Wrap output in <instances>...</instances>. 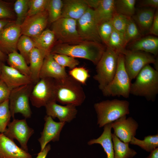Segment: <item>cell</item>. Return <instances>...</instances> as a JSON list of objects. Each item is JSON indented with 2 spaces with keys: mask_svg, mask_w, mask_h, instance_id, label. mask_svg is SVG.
Returning a JSON list of instances; mask_svg holds the SVG:
<instances>
[{
  "mask_svg": "<svg viewBox=\"0 0 158 158\" xmlns=\"http://www.w3.org/2000/svg\"><path fill=\"white\" fill-rule=\"evenodd\" d=\"M105 49L102 44L84 40L74 44L59 43L53 46L50 54H64L75 58L86 59L96 65Z\"/></svg>",
  "mask_w": 158,
  "mask_h": 158,
  "instance_id": "obj_1",
  "label": "cell"
},
{
  "mask_svg": "<svg viewBox=\"0 0 158 158\" xmlns=\"http://www.w3.org/2000/svg\"><path fill=\"white\" fill-rule=\"evenodd\" d=\"M56 101L63 105L75 107L81 105L86 96L82 85L68 75L59 80H55Z\"/></svg>",
  "mask_w": 158,
  "mask_h": 158,
  "instance_id": "obj_2",
  "label": "cell"
},
{
  "mask_svg": "<svg viewBox=\"0 0 158 158\" xmlns=\"http://www.w3.org/2000/svg\"><path fill=\"white\" fill-rule=\"evenodd\" d=\"M135 78V82L131 84L130 94L154 101L158 93V71L147 65Z\"/></svg>",
  "mask_w": 158,
  "mask_h": 158,
  "instance_id": "obj_3",
  "label": "cell"
},
{
  "mask_svg": "<svg viewBox=\"0 0 158 158\" xmlns=\"http://www.w3.org/2000/svg\"><path fill=\"white\" fill-rule=\"evenodd\" d=\"M129 103L126 100L114 99L95 103L94 108L97 114V124L99 127L113 122L130 113Z\"/></svg>",
  "mask_w": 158,
  "mask_h": 158,
  "instance_id": "obj_4",
  "label": "cell"
},
{
  "mask_svg": "<svg viewBox=\"0 0 158 158\" xmlns=\"http://www.w3.org/2000/svg\"><path fill=\"white\" fill-rule=\"evenodd\" d=\"M107 47L100 59L96 65V73L93 77L102 90L111 81L116 73L119 54Z\"/></svg>",
  "mask_w": 158,
  "mask_h": 158,
  "instance_id": "obj_5",
  "label": "cell"
},
{
  "mask_svg": "<svg viewBox=\"0 0 158 158\" xmlns=\"http://www.w3.org/2000/svg\"><path fill=\"white\" fill-rule=\"evenodd\" d=\"M131 80L126 70L124 55L119 54L117 70L111 82L102 90L104 96L129 97Z\"/></svg>",
  "mask_w": 158,
  "mask_h": 158,
  "instance_id": "obj_6",
  "label": "cell"
},
{
  "mask_svg": "<svg viewBox=\"0 0 158 158\" xmlns=\"http://www.w3.org/2000/svg\"><path fill=\"white\" fill-rule=\"evenodd\" d=\"M35 84L23 85L11 90L9 98V107L11 117L20 113L25 118L31 117L32 111L29 104L30 95Z\"/></svg>",
  "mask_w": 158,
  "mask_h": 158,
  "instance_id": "obj_7",
  "label": "cell"
},
{
  "mask_svg": "<svg viewBox=\"0 0 158 158\" xmlns=\"http://www.w3.org/2000/svg\"><path fill=\"white\" fill-rule=\"evenodd\" d=\"M124 56L125 69L131 80L135 78L144 67L150 64H154L155 69L158 71L157 60L151 54L127 49Z\"/></svg>",
  "mask_w": 158,
  "mask_h": 158,
  "instance_id": "obj_8",
  "label": "cell"
},
{
  "mask_svg": "<svg viewBox=\"0 0 158 158\" xmlns=\"http://www.w3.org/2000/svg\"><path fill=\"white\" fill-rule=\"evenodd\" d=\"M30 100L32 105L37 108L45 107L50 102H56L55 80L49 78L40 79L34 85Z\"/></svg>",
  "mask_w": 158,
  "mask_h": 158,
  "instance_id": "obj_9",
  "label": "cell"
},
{
  "mask_svg": "<svg viewBox=\"0 0 158 158\" xmlns=\"http://www.w3.org/2000/svg\"><path fill=\"white\" fill-rule=\"evenodd\" d=\"M51 30L59 43L74 44L84 41L78 34L75 20L60 18L52 23Z\"/></svg>",
  "mask_w": 158,
  "mask_h": 158,
  "instance_id": "obj_10",
  "label": "cell"
},
{
  "mask_svg": "<svg viewBox=\"0 0 158 158\" xmlns=\"http://www.w3.org/2000/svg\"><path fill=\"white\" fill-rule=\"evenodd\" d=\"M97 24L94 16V10L90 7L85 13L77 20L78 34L83 40L102 44Z\"/></svg>",
  "mask_w": 158,
  "mask_h": 158,
  "instance_id": "obj_11",
  "label": "cell"
},
{
  "mask_svg": "<svg viewBox=\"0 0 158 158\" xmlns=\"http://www.w3.org/2000/svg\"><path fill=\"white\" fill-rule=\"evenodd\" d=\"M34 133V130L29 126L25 119H14L8 124L4 134L12 140H16L21 148L28 152V142Z\"/></svg>",
  "mask_w": 158,
  "mask_h": 158,
  "instance_id": "obj_12",
  "label": "cell"
},
{
  "mask_svg": "<svg viewBox=\"0 0 158 158\" xmlns=\"http://www.w3.org/2000/svg\"><path fill=\"white\" fill-rule=\"evenodd\" d=\"M48 23V14L46 10L28 16L20 25L21 35L30 37L37 36L46 29Z\"/></svg>",
  "mask_w": 158,
  "mask_h": 158,
  "instance_id": "obj_13",
  "label": "cell"
},
{
  "mask_svg": "<svg viewBox=\"0 0 158 158\" xmlns=\"http://www.w3.org/2000/svg\"><path fill=\"white\" fill-rule=\"evenodd\" d=\"M21 35L20 26L13 21L6 25L0 34V49L6 55L17 51Z\"/></svg>",
  "mask_w": 158,
  "mask_h": 158,
  "instance_id": "obj_14",
  "label": "cell"
},
{
  "mask_svg": "<svg viewBox=\"0 0 158 158\" xmlns=\"http://www.w3.org/2000/svg\"><path fill=\"white\" fill-rule=\"evenodd\" d=\"M114 133L121 141L129 143L132 137L136 134L138 123L132 117L126 118L123 116L111 123Z\"/></svg>",
  "mask_w": 158,
  "mask_h": 158,
  "instance_id": "obj_15",
  "label": "cell"
},
{
  "mask_svg": "<svg viewBox=\"0 0 158 158\" xmlns=\"http://www.w3.org/2000/svg\"><path fill=\"white\" fill-rule=\"evenodd\" d=\"M44 120V128L41 133V137L38 140L41 151L42 150L50 141L59 140L60 133L66 123L64 122H56L51 117L47 115L45 116Z\"/></svg>",
  "mask_w": 158,
  "mask_h": 158,
  "instance_id": "obj_16",
  "label": "cell"
},
{
  "mask_svg": "<svg viewBox=\"0 0 158 158\" xmlns=\"http://www.w3.org/2000/svg\"><path fill=\"white\" fill-rule=\"evenodd\" d=\"M0 78L11 90L23 85L33 83L30 77L4 63L2 66Z\"/></svg>",
  "mask_w": 158,
  "mask_h": 158,
  "instance_id": "obj_17",
  "label": "cell"
},
{
  "mask_svg": "<svg viewBox=\"0 0 158 158\" xmlns=\"http://www.w3.org/2000/svg\"><path fill=\"white\" fill-rule=\"evenodd\" d=\"M45 107L47 115L52 118H57L61 122H70L76 117L77 113L76 107L60 105L55 101L49 103Z\"/></svg>",
  "mask_w": 158,
  "mask_h": 158,
  "instance_id": "obj_18",
  "label": "cell"
},
{
  "mask_svg": "<svg viewBox=\"0 0 158 158\" xmlns=\"http://www.w3.org/2000/svg\"><path fill=\"white\" fill-rule=\"evenodd\" d=\"M68 75L65 68L60 66L55 60L52 54H50L45 57L40 74V79L49 78L59 80Z\"/></svg>",
  "mask_w": 158,
  "mask_h": 158,
  "instance_id": "obj_19",
  "label": "cell"
},
{
  "mask_svg": "<svg viewBox=\"0 0 158 158\" xmlns=\"http://www.w3.org/2000/svg\"><path fill=\"white\" fill-rule=\"evenodd\" d=\"M0 158H33L4 133L0 134Z\"/></svg>",
  "mask_w": 158,
  "mask_h": 158,
  "instance_id": "obj_20",
  "label": "cell"
},
{
  "mask_svg": "<svg viewBox=\"0 0 158 158\" xmlns=\"http://www.w3.org/2000/svg\"><path fill=\"white\" fill-rule=\"evenodd\" d=\"M63 2L61 18H69L77 20L89 8L85 0H63Z\"/></svg>",
  "mask_w": 158,
  "mask_h": 158,
  "instance_id": "obj_21",
  "label": "cell"
},
{
  "mask_svg": "<svg viewBox=\"0 0 158 158\" xmlns=\"http://www.w3.org/2000/svg\"><path fill=\"white\" fill-rule=\"evenodd\" d=\"M128 50L140 51L157 55L158 52V38L152 36L140 38L133 41Z\"/></svg>",
  "mask_w": 158,
  "mask_h": 158,
  "instance_id": "obj_22",
  "label": "cell"
},
{
  "mask_svg": "<svg viewBox=\"0 0 158 158\" xmlns=\"http://www.w3.org/2000/svg\"><path fill=\"white\" fill-rule=\"evenodd\" d=\"M155 8H145L135 13L131 17L142 34L149 33L155 13Z\"/></svg>",
  "mask_w": 158,
  "mask_h": 158,
  "instance_id": "obj_23",
  "label": "cell"
},
{
  "mask_svg": "<svg viewBox=\"0 0 158 158\" xmlns=\"http://www.w3.org/2000/svg\"><path fill=\"white\" fill-rule=\"evenodd\" d=\"M31 38L35 47L40 50L45 57L50 54L56 39L54 32L49 29H46L38 35Z\"/></svg>",
  "mask_w": 158,
  "mask_h": 158,
  "instance_id": "obj_24",
  "label": "cell"
},
{
  "mask_svg": "<svg viewBox=\"0 0 158 158\" xmlns=\"http://www.w3.org/2000/svg\"><path fill=\"white\" fill-rule=\"evenodd\" d=\"M94 10L95 18L98 25L111 20L115 13V0H100L97 7Z\"/></svg>",
  "mask_w": 158,
  "mask_h": 158,
  "instance_id": "obj_25",
  "label": "cell"
},
{
  "mask_svg": "<svg viewBox=\"0 0 158 158\" xmlns=\"http://www.w3.org/2000/svg\"><path fill=\"white\" fill-rule=\"evenodd\" d=\"M111 123L106 124L104 126L103 132L100 137L97 139L91 140L88 142L89 145L94 144H100L107 154V158H114L112 140Z\"/></svg>",
  "mask_w": 158,
  "mask_h": 158,
  "instance_id": "obj_26",
  "label": "cell"
},
{
  "mask_svg": "<svg viewBox=\"0 0 158 158\" xmlns=\"http://www.w3.org/2000/svg\"><path fill=\"white\" fill-rule=\"evenodd\" d=\"M45 57L44 54L36 47L33 48L30 52L29 66L30 73V77L34 84L40 80V74Z\"/></svg>",
  "mask_w": 158,
  "mask_h": 158,
  "instance_id": "obj_27",
  "label": "cell"
},
{
  "mask_svg": "<svg viewBox=\"0 0 158 158\" xmlns=\"http://www.w3.org/2000/svg\"><path fill=\"white\" fill-rule=\"evenodd\" d=\"M114 158H132L137 152L129 146V143L121 140L114 133H112Z\"/></svg>",
  "mask_w": 158,
  "mask_h": 158,
  "instance_id": "obj_28",
  "label": "cell"
},
{
  "mask_svg": "<svg viewBox=\"0 0 158 158\" xmlns=\"http://www.w3.org/2000/svg\"><path fill=\"white\" fill-rule=\"evenodd\" d=\"M8 55L7 60L9 66L17 70L22 74L30 77L29 67L25 59L20 53L16 51Z\"/></svg>",
  "mask_w": 158,
  "mask_h": 158,
  "instance_id": "obj_29",
  "label": "cell"
},
{
  "mask_svg": "<svg viewBox=\"0 0 158 158\" xmlns=\"http://www.w3.org/2000/svg\"><path fill=\"white\" fill-rule=\"evenodd\" d=\"M129 143L138 145L147 152H151L158 147V134L147 135L145 136L143 140H139L133 136Z\"/></svg>",
  "mask_w": 158,
  "mask_h": 158,
  "instance_id": "obj_30",
  "label": "cell"
},
{
  "mask_svg": "<svg viewBox=\"0 0 158 158\" xmlns=\"http://www.w3.org/2000/svg\"><path fill=\"white\" fill-rule=\"evenodd\" d=\"M35 47L34 42L31 38L28 36L21 35L18 40L17 45L20 54L24 57L27 64H29V57L30 52Z\"/></svg>",
  "mask_w": 158,
  "mask_h": 158,
  "instance_id": "obj_31",
  "label": "cell"
},
{
  "mask_svg": "<svg viewBox=\"0 0 158 158\" xmlns=\"http://www.w3.org/2000/svg\"><path fill=\"white\" fill-rule=\"evenodd\" d=\"M123 34L114 28L107 47L124 55L127 50Z\"/></svg>",
  "mask_w": 158,
  "mask_h": 158,
  "instance_id": "obj_32",
  "label": "cell"
},
{
  "mask_svg": "<svg viewBox=\"0 0 158 158\" xmlns=\"http://www.w3.org/2000/svg\"><path fill=\"white\" fill-rule=\"evenodd\" d=\"M135 0H115V12L131 17L135 12Z\"/></svg>",
  "mask_w": 158,
  "mask_h": 158,
  "instance_id": "obj_33",
  "label": "cell"
},
{
  "mask_svg": "<svg viewBox=\"0 0 158 158\" xmlns=\"http://www.w3.org/2000/svg\"><path fill=\"white\" fill-rule=\"evenodd\" d=\"M63 5V0H48L46 10L48 14V22L52 23L61 18Z\"/></svg>",
  "mask_w": 158,
  "mask_h": 158,
  "instance_id": "obj_34",
  "label": "cell"
},
{
  "mask_svg": "<svg viewBox=\"0 0 158 158\" xmlns=\"http://www.w3.org/2000/svg\"><path fill=\"white\" fill-rule=\"evenodd\" d=\"M123 35L126 46L131 41L133 42L141 37L137 25L132 17H129L128 19Z\"/></svg>",
  "mask_w": 158,
  "mask_h": 158,
  "instance_id": "obj_35",
  "label": "cell"
},
{
  "mask_svg": "<svg viewBox=\"0 0 158 158\" xmlns=\"http://www.w3.org/2000/svg\"><path fill=\"white\" fill-rule=\"evenodd\" d=\"M29 0H17L14 4L16 16L15 23L20 26L27 16L29 9Z\"/></svg>",
  "mask_w": 158,
  "mask_h": 158,
  "instance_id": "obj_36",
  "label": "cell"
},
{
  "mask_svg": "<svg viewBox=\"0 0 158 158\" xmlns=\"http://www.w3.org/2000/svg\"><path fill=\"white\" fill-rule=\"evenodd\" d=\"M11 117L8 99L0 104V134L5 131Z\"/></svg>",
  "mask_w": 158,
  "mask_h": 158,
  "instance_id": "obj_37",
  "label": "cell"
},
{
  "mask_svg": "<svg viewBox=\"0 0 158 158\" xmlns=\"http://www.w3.org/2000/svg\"><path fill=\"white\" fill-rule=\"evenodd\" d=\"M68 74L82 85H85L90 77L89 70L84 67H76L71 69Z\"/></svg>",
  "mask_w": 158,
  "mask_h": 158,
  "instance_id": "obj_38",
  "label": "cell"
},
{
  "mask_svg": "<svg viewBox=\"0 0 158 158\" xmlns=\"http://www.w3.org/2000/svg\"><path fill=\"white\" fill-rule=\"evenodd\" d=\"M52 54L55 60L63 67H68L71 69L79 64V61L75 58L66 55L57 54Z\"/></svg>",
  "mask_w": 158,
  "mask_h": 158,
  "instance_id": "obj_39",
  "label": "cell"
},
{
  "mask_svg": "<svg viewBox=\"0 0 158 158\" xmlns=\"http://www.w3.org/2000/svg\"><path fill=\"white\" fill-rule=\"evenodd\" d=\"M98 29L99 34L102 42L107 46L114 30L111 20L103 22L98 25Z\"/></svg>",
  "mask_w": 158,
  "mask_h": 158,
  "instance_id": "obj_40",
  "label": "cell"
},
{
  "mask_svg": "<svg viewBox=\"0 0 158 158\" xmlns=\"http://www.w3.org/2000/svg\"><path fill=\"white\" fill-rule=\"evenodd\" d=\"M48 0H30L27 16L34 15L46 10Z\"/></svg>",
  "mask_w": 158,
  "mask_h": 158,
  "instance_id": "obj_41",
  "label": "cell"
},
{
  "mask_svg": "<svg viewBox=\"0 0 158 158\" xmlns=\"http://www.w3.org/2000/svg\"><path fill=\"white\" fill-rule=\"evenodd\" d=\"M129 17L115 12L111 20L114 28L123 34Z\"/></svg>",
  "mask_w": 158,
  "mask_h": 158,
  "instance_id": "obj_42",
  "label": "cell"
},
{
  "mask_svg": "<svg viewBox=\"0 0 158 158\" xmlns=\"http://www.w3.org/2000/svg\"><path fill=\"white\" fill-rule=\"evenodd\" d=\"M14 14L9 4L0 0V19L11 20Z\"/></svg>",
  "mask_w": 158,
  "mask_h": 158,
  "instance_id": "obj_43",
  "label": "cell"
},
{
  "mask_svg": "<svg viewBox=\"0 0 158 158\" xmlns=\"http://www.w3.org/2000/svg\"><path fill=\"white\" fill-rule=\"evenodd\" d=\"M11 90L0 78V104L9 99Z\"/></svg>",
  "mask_w": 158,
  "mask_h": 158,
  "instance_id": "obj_44",
  "label": "cell"
},
{
  "mask_svg": "<svg viewBox=\"0 0 158 158\" xmlns=\"http://www.w3.org/2000/svg\"><path fill=\"white\" fill-rule=\"evenodd\" d=\"M149 33L156 36L158 35V11L157 9L155 12Z\"/></svg>",
  "mask_w": 158,
  "mask_h": 158,
  "instance_id": "obj_45",
  "label": "cell"
},
{
  "mask_svg": "<svg viewBox=\"0 0 158 158\" xmlns=\"http://www.w3.org/2000/svg\"><path fill=\"white\" fill-rule=\"evenodd\" d=\"M141 6L145 8H150L157 9L158 0H144L141 1L140 3Z\"/></svg>",
  "mask_w": 158,
  "mask_h": 158,
  "instance_id": "obj_46",
  "label": "cell"
},
{
  "mask_svg": "<svg viewBox=\"0 0 158 158\" xmlns=\"http://www.w3.org/2000/svg\"><path fill=\"white\" fill-rule=\"evenodd\" d=\"M51 149L50 144L47 145L42 151L37 154L36 158H46V156Z\"/></svg>",
  "mask_w": 158,
  "mask_h": 158,
  "instance_id": "obj_47",
  "label": "cell"
},
{
  "mask_svg": "<svg viewBox=\"0 0 158 158\" xmlns=\"http://www.w3.org/2000/svg\"><path fill=\"white\" fill-rule=\"evenodd\" d=\"M85 1L89 7L94 9L97 7L100 0H85Z\"/></svg>",
  "mask_w": 158,
  "mask_h": 158,
  "instance_id": "obj_48",
  "label": "cell"
},
{
  "mask_svg": "<svg viewBox=\"0 0 158 158\" xmlns=\"http://www.w3.org/2000/svg\"><path fill=\"white\" fill-rule=\"evenodd\" d=\"M13 21L11 20L0 19V34L6 25Z\"/></svg>",
  "mask_w": 158,
  "mask_h": 158,
  "instance_id": "obj_49",
  "label": "cell"
},
{
  "mask_svg": "<svg viewBox=\"0 0 158 158\" xmlns=\"http://www.w3.org/2000/svg\"><path fill=\"white\" fill-rule=\"evenodd\" d=\"M145 158H158V147L150 152V154Z\"/></svg>",
  "mask_w": 158,
  "mask_h": 158,
  "instance_id": "obj_50",
  "label": "cell"
},
{
  "mask_svg": "<svg viewBox=\"0 0 158 158\" xmlns=\"http://www.w3.org/2000/svg\"><path fill=\"white\" fill-rule=\"evenodd\" d=\"M6 59H7V57L6 55L0 49V60L3 62Z\"/></svg>",
  "mask_w": 158,
  "mask_h": 158,
  "instance_id": "obj_51",
  "label": "cell"
},
{
  "mask_svg": "<svg viewBox=\"0 0 158 158\" xmlns=\"http://www.w3.org/2000/svg\"><path fill=\"white\" fill-rule=\"evenodd\" d=\"M3 62L0 60V76L1 73L2 66L3 63Z\"/></svg>",
  "mask_w": 158,
  "mask_h": 158,
  "instance_id": "obj_52",
  "label": "cell"
}]
</instances>
